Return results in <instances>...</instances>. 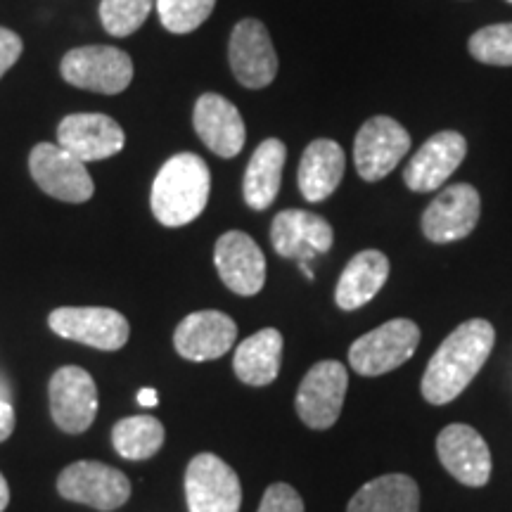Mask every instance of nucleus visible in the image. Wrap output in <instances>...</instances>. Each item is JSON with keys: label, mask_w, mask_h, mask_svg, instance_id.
<instances>
[{"label": "nucleus", "mask_w": 512, "mask_h": 512, "mask_svg": "<svg viewBox=\"0 0 512 512\" xmlns=\"http://www.w3.org/2000/svg\"><path fill=\"white\" fill-rule=\"evenodd\" d=\"M57 491L72 503L110 512L121 508L131 498V482L117 467L95 463V460H79L64 467L57 479Z\"/></svg>", "instance_id": "nucleus-7"}, {"label": "nucleus", "mask_w": 512, "mask_h": 512, "mask_svg": "<svg viewBox=\"0 0 512 512\" xmlns=\"http://www.w3.org/2000/svg\"><path fill=\"white\" fill-rule=\"evenodd\" d=\"M155 0H102L100 22L107 34L126 38L143 27Z\"/></svg>", "instance_id": "nucleus-28"}, {"label": "nucleus", "mask_w": 512, "mask_h": 512, "mask_svg": "<svg viewBox=\"0 0 512 512\" xmlns=\"http://www.w3.org/2000/svg\"><path fill=\"white\" fill-rule=\"evenodd\" d=\"M15 408L10 401H0V444L10 439V434L15 432Z\"/></svg>", "instance_id": "nucleus-32"}, {"label": "nucleus", "mask_w": 512, "mask_h": 512, "mask_svg": "<svg viewBox=\"0 0 512 512\" xmlns=\"http://www.w3.org/2000/svg\"><path fill=\"white\" fill-rule=\"evenodd\" d=\"M420 489L408 475L394 472L363 484L347 505V512H418Z\"/></svg>", "instance_id": "nucleus-25"}, {"label": "nucleus", "mask_w": 512, "mask_h": 512, "mask_svg": "<svg viewBox=\"0 0 512 512\" xmlns=\"http://www.w3.org/2000/svg\"><path fill=\"white\" fill-rule=\"evenodd\" d=\"M349 375L339 361H318L304 375L297 392V415L311 430H328L339 418Z\"/></svg>", "instance_id": "nucleus-10"}, {"label": "nucleus", "mask_w": 512, "mask_h": 512, "mask_svg": "<svg viewBox=\"0 0 512 512\" xmlns=\"http://www.w3.org/2000/svg\"><path fill=\"white\" fill-rule=\"evenodd\" d=\"M411 150V133L392 117H373L358 128L354 140V162L363 181H382L399 166Z\"/></svg>", "instance_id": "nucleus-6"}, {"label": "nucleus", "mask_w": 512, "mask_h": 512, "mask_svg": "<svg viewBox=\"0 0 512 512\" xmlns=\"http://www.w3.org/2000/svg\"><path fill=\"white\" fill-rule=\"evenodd\" d=\"M214 5L216 0H157L159 22L176 36L190 34L207 22Z\"/></svg>", "instance_id": "nucleus-27"}, {"label": "nucleus", "mask_w": 512, "mask_h": 512, "mask_svg": "<svg viewBox=\"0 0 512 512\" xmlns=\"http://www.w3.org/2000/svg\"><path fill=\"white\" fill-rule=\"evenodd\" d=\"M138 403L140 406H145V408H155L157 403H159V399H157V389H140L138 392Z\"/></svg>", "instance_id": "nucleus-33"}, {"label": "nucleus", "mask_w": 512, "mask_h": 512, "mask_svg": "<svg viewBox=\"0 0 512 512\" xmlns=\"http://www.w3.org/2000/svg\"><path fill=\"white\" fill-rule=\"evenodd\" d=\"M437 456L448 475L465 486H484L491 477V451L470 425H448L437 437Z\"/></svg>", "instance_id": "nucleus-19"}, {"label": "nucleus", "mask_w": 512, "mask_h": 512, "mask_svg": "<svg viewBox=\"0 0 512 512\" xmlns=\"http://www.w3.org/2000/svg\"><path fill=\"white\" fill-rule=\"evenodd\" d=\"M228 62L240 86L252 91L271 86L278 74V55L264 22L242 19L235 24L228 43Z\"/></svg>", "instance_id": "nucleus-11"}, {"label": "nucleus", "mask_w": 512, "mask_h": 512, "mask_svg": "<svg viewBox=\"0 0 512 512\" xmlns=\"http://www.w3.org/2000/svg\"><path fill=\"white\" fill-rule=\"evenodd\" d=\"M389 278V259L380 249H363L349 261L335 290V302L342 311L366 306Z\"/></svg>", "instance_id": "nucleus-22"}, {"label": "nucleus", "mask_w": 512, "mask_h": 512, "mask_svg": "<svg viewBox=\"0 0 512 512\" xmlns=\"http://www.w3.org/2000/svg\"><path fill=\"white\" fill-rule=\"evenodd\" d=\"M211 195V174L202 157L181 152L166 162L152 183L150 207L166 228L188 226L202 214Z\"/></svg>", "instance_id": "nucleus-2"}, {"label": "nucleus", "mask_w": 512, "mask_h": 512, "mask_svg": "<svg viewBox=\"0 0 512 512\" xmlns=\"http://www.w3.org/2000/svg\"><path fill=\"white\" fill-rule=\"evenodd\" d=\"M482 200L479 192L467 183H456L441 190L430 207L422 214V233L430 242L448 245V242L463 240L477 228Z\"/></svg>", "instance_id": "nucleus-13"}, {"label": "nucleus", "mask_w": 512, "mask_h": 512, "mask_svg": "<svg viewBox=\"0 0 512 512\" xmlns=\"http://www.w3.org/2000/svg\"><path fill=\"white\" fill-rule=\"evenodd\" d=\"M271 242L285 259L311 264L313 256L330 252L335 233L323 216L304 209H285L271 223Z\"/></svg>", "instance_id": "nucleus-17"}, {"label": "nucleus", "mask_w": 512, "mask_h": 512, "mask_svg": "<svg viewBox=\"0 0 512 512\" xmlns=\"http://www.w3.org/2000/svg\"><path fill=\"white\" fill-rule=\"evenodd\" d=\"M256 512H304V501L290 484H271Z\"/></svg>", "instance_id": "nucleus-30"}, {"label": "nucleus", "mask_w": 512, "mask_h": 512, "mask_svg": "<svg viewBox=\"0 0 512 512\" xmlns=\"http://www.w3.org/2000/svg\"><path fill=\"white\" fill-rule=\"evenodd\" d=\"M283 363V335L275 328H264L247 337L235 349L233 370L240 382L252 387H266L280 373Z\"/></svg>", "instance_id": "nucleus-24"}, {"label": "nucleus", "mask_w": 512, "mask_h": 512, "mask_svg": "<svg viewBox=\"0 0 512 512\" xmlns=\"http://www.w3.org/2000/svg\"><path fill=\"white\" fill-rule=\"evenodd\" d=\"M470 55L491 67H512V22L491 24L470 36Z\"/></svg>", "instance_id": "nucleus-29"}, {"label": "nucleus", "mask_w": 512, "mask_h": 512, "mask_svg": "<svg viewBox=\"0 0 512 512\" xmlns=\"http://www.w3.org/2000/svg\"><path fill=\"white\" fill-rule=\"evenodd\" d=\"M508 3H512V0H508Z\"/></svg>", "instance_id": "nucleus-36"}, {"label": "nucleus", "mask_w": 512, "mask_h": 512, "mask_svg": "<svg viewBox=\"0 0 512 512\" xmlns=\"http://www.w3.org/2000/svg\"><path fill=\"white\" fill-rule=\"evenodd\" d=\"M50 415L67 434H83L98 415V387L86 370L64 366L50 377Z\"/></svg>", "instance_id": "nucleus-12"}, {"label": "nucleus", "mask_w": 512, "mask_h": 512, "mask_svg": "<svg viewBox=\"0 0 512 512\" xmlns=\"http://www.w3.org/2000/svg\"><path fill=\"white\" fill-rule=\"evenodd\" d=\"M185 498L190 512H240V477L226 460L200 453L185 470Z\"/></svg>", "instance_id": "nucleus-5"}, {"label": "nucleus", "mask_w": 512, "mask_h": 512, "mask_svg": "<svg viewBox=\"0 0 512 512\" xmlns=\"http://www.w3.org/2000/svg\"><path fill=\"white\" fill-rule=\"evenodd\" d=\"M344 166H347L344 150L335 140H313L304 150L297 174L299 192L304 195V200L313 204L328 200L332 192L339 188V183H342Z\"/></svg>", "instance_id": "nucleus-21"}, {"label": "nucleus", "mask_w": 512, "mask_h": 512, "mask_svg": "<svg viewBox=\"0 0 512 512\" xmlns=\"http://www.w3.org/2000/svg\"><path fill=\"white\" fill-rule=\"evenodd\" d=\"M467 155V140L458 131H441L427 138L411 157L403 181L413 192H432L456 174Z\"/></svg>", "instance_id": "nucleus-18"}, {"label": "nucleus", "mask_w": 512, "mask_h": 512, "mask_svg": "<svg viewBox=\"0 0 512 512\" xmlns=\"http://www.w3.org/2000/svg\"><path fill=\"white\" fill-rule=\"evenodd\" d=\"M238 339L235 320L221 311H197L185 316L174 332V347L185 361H216L233 349Z\"/></svg>", "instance_id": "nucleus-16"}, {"label": "nucleus", "mask_w": 512, "mask_h": 512, "mask_svg": "<svg viewBox=\"0 0 512 512\" xmlns=\"http://www.w3.org/2000/svg\"><path fill=\"white\" fill-rule=\"evenodd\" d=\"M496 330L489 320L472 318L448 335L422 375V396L434 406L458 399L467 384L489 361L494 351Z\"/></svg>", "instance_id": "nucleus-1"}, {"label": "nucleus", "mask_w": 512, "mask_h": 512, "mask_svg": "<svg viewBox=\"0 0 512 512\" xmlns=\"http://www.w3.org/2000/svg\"><path fill=\"white\" fill-rule=\"evenodd\" d=\"M192 124H195L197 136L214 155L226 159L238 157L245 147V121H242L238 107L219 93H204L195 102Z\"/></svg>", "instance_id": "nucleus-20"}, {"label": "nucleus", "mask_w": 512, "mask_h": 512, "mask_svg": "<svg viewBox=\"0 0 512 512\" xmlns=\"http://www.w3.org/2000/svg\"><path fill=\"white\" fill-rule=\"evenodd\" d=\"M0 401H10V384L0 377Z\"/></svg>", "instance_id": "nucleus-35"}, {"label": "nucleus", "mask_w": 512, "mask_h": 512, "mask_svg": "<svg viewBox=\"0 0 512 512\" xmlns=\"http://www.w3.org/2000/svg\"><path fill=\"white\" fill-rule=\"evenodd\" d=\"M10 503V486H8V479L3 477V472H0V512H5Z\"/></svg>", "instance_id": "nucleus-34"}, {"label": "nucleus", "mask_w": 512, "mask_h": 512, "mask_svg": "<svg viewBox=\"0 0 512 512\" xmlns=\"http://www.w3.org/2000/svg\"><path fill=\"white\" fill-rule=\"evenodd\" d=\"M214 264L230 292L254 297L266 283V256L242 230H228L216 240Z\"/></svg>", "instance_id": "nucleus-15"}, {"label": "nucleus", "mask_w": 512, "mask_h": 512, "mask_svg": "<svg viewBox=\"0 0 512 512\" xmlns=\"http://www.w3.org/2000/svg\"><path fill=\"white\" fill-rule=\"evenodd\" d=\"M124 143V128L107 114H69L57 126V145L81 159L83 164L119 155L124 150Z\"/></svg>", "instance_id": "nucleus-14"}, {"label": "nucleus", "mask_w": 512, "mask_h": 512, "mask_svg": "<svg viewBox=\"0 0 512 512\" xmlns=\"http://www.w3.org/2000/svg\"><path fill=\"white\" fill-rule=\"evenodd\" d=\"M420 328L408 318H394L358 337L349 349V366L363 377L392 373L415 354Z\"/></svg>", "instance_id": "nucleus-3"}, {"label": "nucleus", "mask_w": 512, "mask_h": 512, "mask_svg": "<svg viewBox=\"0 0 512 512\" xmlns=\"http://www.w3.org/2000/svg\"><path fill=\"white\" fill-rule=\"evenodd\" d=\"M55 335L100 351H117L128 342L131 328L119 311L105 306H62L48 318Z\"/></svg>", "instance_id": "nucleus-9"}, {"label": "nucleus", "mask_w": 512, "mask_h": 512, "mask_svg": "<svg viewBox=\"0 0 512 512\" xmlns=\"http://www.w3.org/2000/svg\"><path fill=\"white\" fill-rule=\"evenodd\" d=\"M29 171L38 188L60 202H88L95 192L86 164L60 145H36L29 155Z\"/></svg>", "instance_id": "nucleus-8"}, {"label": "nucleus", "mask_w": 512, "mask_h": 512, "mask_svg": "<svg viewBox=\"0 0 512 512\" xmlns=\"http://www.w3.org/2000/svg\"><path fill=\"white\" fill-rule=\"evenodd\" d=\"M164 425L150 415H131L119 420L112 430V446L126 460H147L164 446Z\"/></svg>", "instance_id": "nucleus-26"}, {"label": "nucleus", "mask_w": 512, "mask_h": 512, "mask_svg": "<svg viewBox=\"0 0 512 512\" xmlns=\"http://www.w3.org/2000/svg\"><path fill=\"white\" fill-rule=\"evenodd\" d=\"M287 162V147L283 140L268 138L254 150L245 171L242 195L247 207L264 211L271 207L283 183V169Z\"/></svg>", "instance_id": "nucleus-23"}, {"label": "nucleus", "mask_w": 512, "mask_h": 512, "mask_svg": "<svg viewBox=\"0 0 512 512\" xmlns=\"http://www.w3.org/2000/svg\"><path fill=\"white\" fill-rule=\"evenodd\" d=\"M62 79L83 91L119 95L133 81V60L121 48L83 46L69 50L60 62Z\"/></svg>", "instance_id": "nucleus-4"}, {"label": "nucleus", "mask_w": 512, "mask_h": 512, "mask_svg": "<svg viewBox=\"0 0 512 512\" xmlns=\"http://www.w3.org/2000/svg\"><path fill=\"white\" fill-rule=\"evenodd\" d=\"M22 38H19L15 31L0 27V79L8 74L12 64H17L19 55H22Z\"/></svg>", "instance_id": "nucleus-31"}]
</instances>
